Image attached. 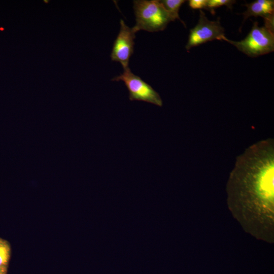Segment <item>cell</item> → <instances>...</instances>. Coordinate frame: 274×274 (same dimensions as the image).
Wrapping results in <instances>:
<instances>
[{"label":"cell","mask_w":274,"mask_h":274,"mask_svg":"<svg viewBox=\"0 0 274 274\" xmlns=\"http://www.w3.org/2000/svg\"><path fill=\"white\" fill-rule=\"evenodd\" d=\"M274 142L250 146L237 156L228 184L229 198L244 205L271 206L273 201Z\"/></svg>","instance_id":"cell-1"},{"label":"cell","mask_w":274,"mask_h":274,"mask_svg":"<svg viewBox=\"0 0 274 274\" xmlns=\"http://www.w3.org/2000/svg\"><path fill=\"white\" fill-rule=\"evenodd\" d=\"M136 23L132 27L135 32L144 30L155 32L164 30L174 20L164 9L160 1H133Z\"/></svg>","instance_id":"cell-2"},{"label":"cell","mask_w":274,"mask_h":274,"mask_svg":"<svg viewBox=\"0 0 274 274\" xmlns=\"http://www.w3.org/2000/svg\"><path fill=\"white\" fill-rule=\"evenodd\" d=\"M224 40L234 46L238 50L251 57L264 55L274 50L273 30L265 26H259L255 21L247 36L240 41L229 40L224 36Z\"/></svg>","instance_id":"cell-3"},{"label":"cell","mask_w":274,"mask_h":274,"mask_svg":"<svg viewBox=\"0 0 274 274\" xmlns=\"http://www.w3.org/2000/svg\"><path fill=\"white\" fill-rule=\"evenodd\" d=\"M112 81H123L129 92L130 100H139L162 107V100L159 93L140 77L133 74L129 67L124 70L120 75Z\"/></svg>","instance_id":"cell-4"},{"label":"cell","mask_w":274,"mask_h":274,"mask_svg":"<svg viewBox=\"0 0 274 274\" xmlns=\"http://www.w3.org/2000/svg\"><path fill=\"white\" fill-rule=\"evenodd\" d=\"M224 36V29L221 26L219 18L217 21H211L204 12L200 10L198 23L190 30L185 48L187 51L193 47L215 40H221Z\"/></svg>","instance_id":"cell-5"},{"label":"cell","mask_w":274,"mask_h":274,"mask_svg":"<svg viewBox=\"0 0 274 274\" xmlns=\"http://www.w3.org/2000/svg\"><path fill=\"white\" fill-rule=\"evenodd\" d=\"M120 23V30L114 42L111 58L112 61L119 62L125 70L129 68V59L133 53L136 32L123 20L121 19Z\"/></svg>","instance_id":"cell-6"},{"label":"cell","mask_w":274,"mask_h":274,"mask_svg":"<svg viewBox=\"0 0 274 274\" xmlns=\"http://www.w3.org/2000/svg\"><path fill=\"white\" fill-rule=\"evenodd\" d=\"M247 10L242 14L244 22L249 17L261 16L264 20L273 17L274 1L272 0H257L245 4Z\"/></svg>","instance_id":"cell-7"},{"label":"cell","mask_w":274,"mask_h":274,"mask_svg":"<svg viewBox=\"0 0 274 274\" xmlns=\"http://www.w3.org/2000/svg\"><path fill=\"white\" fill-rule=\"evenodd\" d=\"M160 2L174 21L176 19H179L185 26V23L180 19L179 17V11L181 5L184 3L186 1L162 0L160 1Z\"/></svg>","instance_id":"cell-8"},{"label":"cell","mask_w":274,"mask_h":274,"mask_svg":"<svg viewBox=\"0 0 274 274\" xmlns=\"http://www.w3.org/2000/svg\"><path fill=\"white\" fill-rule=\"evenodd\" d=\"M10 248L8 243L0 239V267L4 268L9 259Z\"/></svg>","instance_id":"cell-9"},{"label":"cell","mask_w":274,"mask_h":274,"mask_svg":"<svg viewBox=\"0 0 274 274\" xmlns=\"http://www.w3.org/2000/svg\"><path fill=\"white\" fill-rule=\"evenodd\" d=\"M235 2L233 0H207V9L214 14V9L221 6H226L231 9L232 5Z\"/></svg>","instance_id":"cell-10"},{"label":"cell","mask_w":274,"mask_h":274,"mask_svg":"<svg viewBox=\"0 0 274 274\" xmlns=\"http://www.w3.org/2000/svg\"><path fill=\"white\" fill-rule=\"evenodd\" d=\"M207 0H190L188 1L189 6L193 9H207Z\"/></svg>","instance_id":"cell-11"},{"label":"cell","mask_w":274,"mask_h":274,"mask_svg":"<svg viewBox=\"0 0 274 274\" xmlns=\"http://www.w3.org/2000/svg\"><path fill=\"white\" fill-rule=\"evenodd\" d=\"M5 271L4 268L0 267V274H3L4 272Z\"/></svg>","instance_id":"cell-12"}]
</instances>
